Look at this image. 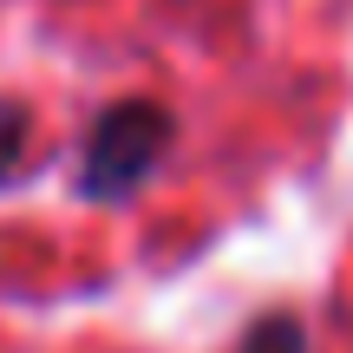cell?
<instances>
[{"label": "cell", "mask_w": 353, "mask_h": 353, "mask_svg": "<svg viewBox=\"0 0 353 353\" xmlns=\"http://www.w3.org/2000/svg\"><path fill=\"white\" fill-rule=\"evenodd\" d=\"M236 353H307V327L294 314H262L249 334H242Z\"/></svg>", "instance_id": "cell-2"}, {"label": "cell", "mask_w": 353, "mask_h": 353, "mask_svg": "<svg viewBox=\"0 0 353 353\" xmlns=\"http://www.w3.org/2000/svg\"><path fill=\"white\" fill-rule=\"evenodd\" d=\"M26 138H33V112H26L20 99H0V183H7V176H20Z\"/></svg>", "instance_id": "cell-3"}, {"label": "cell", "mask_w": 353, "mask_h": 353, "mask_svg": "<svg viewBox=\"0 0 353 353\" xmlns=\"http://www.w3.org/2000/svg\"><path fill=\"white\" fill-rule=\"evenodd\" d=\"M176 138V118L170 105L157 99H118L92 118L85 131V151H79V196L85 203H125L138 196L144 183L157 176Z\"/></svg>", "instance_id": "cell-1"}]
</instances>
